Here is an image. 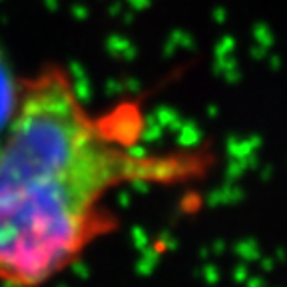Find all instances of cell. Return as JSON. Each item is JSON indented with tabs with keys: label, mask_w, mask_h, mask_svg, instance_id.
I'll return each instance as SVG.
<instances>
[{
	"label": "cell",
	"mask_w": 287,
	"mask_h": 287,
	"mask_svg": "<svg viewBox=\"0 0 287 287\" xmlns=\"http://www.w3.org/2000/svg\"><path fill=\"white\" fill-rule=\"evenodd\" d=\"M24 78L16 74L12 62L0 48V136L4 134L8 124L12 122L20 98H22Z\"/></svg>",
	"instance_id": "2"
},
{
	"label": "cell",
	"mask_w": 287,
	"mask_h": 287,
	"mask_svg": "<svg viewBox=\"0 0 287 287\" xmlns=\"http://www.w3.org/2000/svg\"><path fill=\"white\" fill-rule=\"evenodd\" d=\"M144 132L142 100L96 112L58 64L24 78L0 136V287H46L112 235L116 189L206 176L208 148L144 150Z\"/></svg>",
	"instance_id": "1"
}]
</instances>
